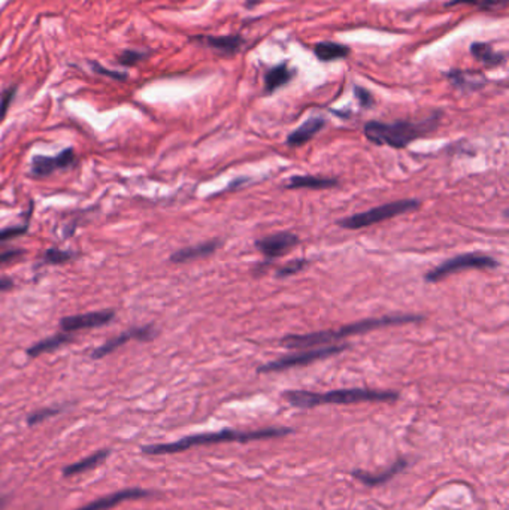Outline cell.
<instances>
[{
  "instance_id": "obj_1",
  "label": "cell",
  "mask_w": 509,
  "mask_h": 510,
  "mask_svg": "<svg viewBox=\"0 0 509 510\" xmlns=\"http://www.w3.org/2000/svg\"><path fill=\"white\" fill-rule=\"evenodd\" d=\"M423 319H424L423 315H412V314L369 318V319L359 321V323L344 325L337 330H327V332H315V333H308V334H290L282 339L281 343L288 349H309V348H317V346L335 345V342H339V340H342L345 337L367 333V332H372V330L390 327V325L421 323Z\"/></svg>"
},
{
  "instance_id": "obj_2",
  "label": "cell",
  "mask_w": 509,
  "mask_h": 510,
  "mask_svg": "<svg viewBox=\"0 0 509 510\" xmlns=\"http://www.w3.org/2000/svg\"><path fill=\"white\" fill-rule=\"evenodd\" d=\"M439 120L441 112L433 113L432 117L424 118L421 121H369L364 126L363 131L366 139L375 145H387L396 149H403L411 145L414 140L432 133L438 127Z\"/></svg>"
},
{
  "instance_id": "obj_3",
  "label": "cell",
  "mask_w": 509,
  "mask_h": 510,
  "mask_svg": "<svg viewBox=\"0 0 509 510\" xmlns=\"http://www.w3.org/2000/svg\"><path fill=\"white\" fill-rule=\"evenodd\" d=\"M290 433H293V428L288 427H269L252 431H238L225 428L215 433L194 434V436H188L174 443H166V445L145 446L144 452L149 453V455H165V453H178L194 446L216 445V443H228V442H252V440L273 439L287 436Z\"/></svg>"
},
{
  "instance_id": "obj_4",
  "label": "cell",
  "mask_w": 509,
  "mask_h": 510,
  "mask_svg": "<svg viewBox=\"0 0 509 510\" xmlns=\"http://www.w3.org/2000/svg\"><path fill=\"white\" fill-rule=\"evenodd\" d=\"M284 399L295 408L311 409L323 404H351L362 402H394L399 399V394L394 391H376L366 388H345L333 390L328 393H311V391H287Z\"/></svg>"
},
{
  "instance_id": "obj_5",
  "label": "cell",
  "mask_w": 509,
  "mask_h": 510,
  "mask_svg": "<svg viewBox=\"0 0 509 510\" xmlns=\"http://www.w3.org/2000/svg\"><path fill=\"white\" fill-rule=\"evenodd\" d=\"M420 202L416 198H405V200H398L391 203H385L381 206L372 207V209L355 214L351 216H346L344 220H339L337 225L342 227L345 230H360L364 227H371L373 224L382 223L385 220H391L394 216L411 212L417 209Z\"/></svg>"
},
{
  "instance_id": "obj_6",
  "label": "cell",
  "mask_w": 509,
  "mask_h": 510,
  "mask_svg": "<svg viewBox=\"0 0 509 510\" xmlns=\"http://www.w3.org/2000/svg\"><path fill=\"white\" fill-rule=\"evenodd\" d=\"M346 348L348 345H326V346L309 348V349H305V351L281 357L275 361H269L266 364H263L257 368V372L259 373H275V372L288 370V368H293V367L308 366L318 360H324V358L327 357L344 352Z\"/></svg>"
},
{
  "instance_id": "obj_7",
  "label": "cell",
  "mask_w": 509,
  "mask_h": 510,
  "mask_svg": "<svg viewBox=\"0 0 509 510\" xmlns=\"http://www.w3.org/2000/svg\"><path fill=\"white\" fill-rule=\"evenodd\" d=\"M499 266V263L490 257L487 254H478V252H468V254H460L456 255L444 263H441L439 266H436L435 269H432L430 272L426 273V279L427 282H438L445 279L450 275H454L457 272H463V270H470V269H494Z\"/></svg>"
},
{
  "instance_id": "obj_8",
  "label": "cell",
  "mask_w": 509,
  "mask_h": 510,
  "mask_svg": "<svg viewBox=\"0 0 509 510\" xmlns=\"http://www.w3.org/2000/svg\"><path fill=\"white\" fill-rule=\"evenodd\" d=\"M77 163V154H75L73 148H66L57 155H36L32 160L30 172L35 176H48L54 173L55 170H66L71 169Z\"/></svg>"
},
{
  "instance_id": "obj_9",
  "label": "cell",
  "mask_w": 509,
  "mask_h": 510,
  "mask_svg": "<svg viewBox=\"0 0 509 510\" xmlns=\"http://www.w3.org/2000/svg\"><path fill=\"white\" fill-rule=\"evenodd\" d=\"M115 312L114 310H98V312H90V314H82V315H73V317H66L60 319V327L63 332H80V330H90V328H98L109 324L111 321H114Z\"/></svg>"
},
{
  "instance_id": "obj_10",
  "label": "cell",
  "mask_w": 509,
  "mask_h": 510,
  "mask_svg": "<svg viewBox=\"0 0 509 510\" xmlns=\"http://www.w3.org/2000/svg\"><path fill=\"white\" fill-rule=\"evenodd\" d=\"M299 243V238L291 232H278L270 236H266L256 242L257 249L265 255L266 258H278L281 255L288 252Z\"/></svg>"
},
{
  "instance_id": "obj_11",
  "label": "cell",
  "mask_w": 509,
  "mask_h": 510,
  "mask_svg": "<svg viewBox=\"0 0 509 510\" xmlns=\"http://www.w3.org/2000/svg\"><path fill=\"white\" fill-rule=\"evenodd\" d=\"M156 334H157L156 330L153 327H151V325L127 330V332L115 336L114 339H109L107 343H103L98 349H94V352H93L91 357L93 358H103V357H107V355L114 352V351H117V349L120 346L126 345L127 342H130V340H133V339H138V340H151L153 337H156Z\"/></svg>"
},
{
  "instance_id": "obj_12",
  "label": "cell",
  "mask_w": 509,
  "mask_h": 510,
  "mask_svg": "<svg viewBox=\"0 0 509 510\" xmlns=\"http://www.w3.org/2000/svg\"><path fill=\"white\" fill-rule=\"evenodd\" d=\"M324 126H326L324 118H322V117L309 118L300 127H297L295 131H291V133L287 138L286 144L291 148H299L302 145H305L306 142H309L317 133H320V131L324 129Z\"/></svg>"
},
{
  "instance_id": "obj_13",
  "label": "cell",
  "mask_w": 509,
  "mask_h": 510,
  "mask_svg": "<svg viewBox=\"0 0 509 510\" xmlns=\"http://www.w3.org/2000/svg\"><path fill=\"white\" fill-rule=\"evenodd\" d=\"M197 42L203 44L205 46H210L212 50H216L224 55H233L241 51L243 46V39L238 35L230 36H197Z\"/></svg>"
},
{
  "instance_id": "obj_14",
  "label": "cell",
  "mask_w": 509,
  "mask_h": 510,
  "mask_svg": "<svg viewBox=\"0 0 509 510\" xmlns=\"http://www.w3.org/2000/svg\"><path fill=\"white\" fill-rule=\"evenodd\" d=\"M407 466H408V461L405 460V458H399L387 470L380 471V473H367V471L355 470V471H353V476L355 479H359L362 482V484H364L367 487H376V485L385 484V482L390 480L391 478H394L398 473H400V471L405 467H407Z\"/></svg>"
},
{
  "instance_id": "obj_15",
  "label": "cell",
  "mask_w": 509,
  "mask_h": 510,
  "mask_svg": "<svg viewBox=\"0 0 509 510\" xmlns=\"http://www.w3.org/2000/svg\"><path fill=\"white\" fill-rule=\"evenodd\" d=\"M147 495H149V493L142 489H126V491H121V493H115L112 495L99 498L96 500V502H93L84 507H80L77 510H107V509L117 506L118 503L126 502V500H136V498H142Z\"/></svg>"
},
{
  "instance_id": "obj_16",
  "label": "cell",
  "mask_w": 509,
  "mask_h": 510,
  "mask_svg": "<svg viewBox=\"0 0 509 510\" xmlns=\"http://www.w3.org/2000/svg\"><path fill=\"white\" fill-rule=\"evenodd\" d=\"M219 248H220L219 240L194 245V247H188V248H184V249L174 252L171 255V261L181 264V263L193 261V260H197V258H203V257H208V255H212Z\"/></svg>"
},
{
  "instance_id": "obj_17",
  "label": "cell",
  "mask_w": 509,
  "mask_h": 510,
  "mask_svg": "<svg viewBox=\"0 0 509 510\" xmlns=\"http://www.w3.org/2000/svg\"><path fill=\"white\" fill-rule=\"evenodd\" d=\"M295 75L296 72L293 69H290L287 63L273 66V68H270L265 75V91L269 94L277 91L281 87H284V85H287L291 79H293Z\"/></svg>"
},
{
  "instance_id": "obj_18",
  "label": "cell",
  "mask_w": 509,
  "mask_h": 510,
  "mask_svg": "<svg viewBox=\"0 0 509 510\" xmlns=\"http://www.w3.org/2000/svg\"><path fill=\"white\" fill-rule=\"evenodd\" d=\"M470 54H472L478 62L485 64L487 68H496L506 62V55L493 50V46L484 42H474L470 45Z\"/></svg>"
},
{
  "instance_id": "obj_19",
  "label": "cell",
  "mask_w": 509,
  "mask_h": 510,
  "mask_svg": "<svg viewBox=\"0 0 509 510\" xmlns=\"http://www.w3.org/2000/svg\"><path fill=\"white\" fill-rule=\"evenodd\" d=\"M336 185H337V181L332 178L304 175V176L290 178V181L286 187L288 188V190H299V188H308V190H324V188H332Z\"/></svg>"
},
{
  "instance_id": "obj_20",
  "label": "cell",
  "mask_w": 509,
  "mask_h": 510,
  "mask_svg": "<svg viewBox=\"0 0 509 510\" xmlns=\"http://www.w3.org/2000/svg\"><path fill=\"white\" fill-rule=\"evenodd\" d=\"M451 84L459 90H478L485 84V78L476 72H465V70H451L447 73Z\"/></svg>"
},
{
  "instance_id": "obj_21",
  "label": "cell",
  "mask_w": 509,
  "mask_h": 510,
  "mask_svg": "<svg viewBox=\"0 0 509 510\" xmlns=\"http://www.w3.org/2000/svg\"><path fill=\"white\" fill-rule=\"evenodd\" d=\"M72 340H73L72 334L59 333V334H55L53 337L41 340V342H37L33 346H30L29 349H27V355L35 358V357H39V355L46 354V352H54V351H57L60 346L72 342Z\"/></svg>"
},
{
  "instance_id": "obj_22",
  "label": "cell",
  "mask_w": 509,
  "mask_h": 510,
  "mask_svg": "<svg viewBox=\"0 0 509 510\" xmlns=\"http://www.w3.org/2000/svg\"><path fill=\"white\" fill-rule=\"evenodd\" d=\"M314 53L320 62H335L346 59L351 54V50L346 45L336 42H320L315 45Z\"/></svg>"
},
{
  "instance_id": "obj_23",
  "label": "cell",
  "mask_w": 509,
  "mask_h": 510,
  "mask_svg": "<svg viewBox=\"0 0 509 510\" xmlns=\"http://www.w3.org/2000/svg\"><path fill=\"white\" fill-rule=\"evenodd\" d=\"M108 455H109L108 451H100V452L93 453L91 457H89L86 460H81L78 462H75V464H71L69 467H66L63 470V475L68 476V478L81 475V473H84V471H89L94 467H98L99 464H102V462L108 458Z\"/></svg>"
},
{
  "instance_id": "obj_24",
  "label": "cell",
  "mask_w": 509,
  "mask_h": 510,
  "mask_svg": "<svg viewBox=\"0 0 509 510\" xmlns=\"http://www.w3.org/2000/svg\"><path fill=\"white\" fill-rule=\"evenodd\" d=\"M456 5H470L481 9V11H497V9L508 5V0H452V2L447 3V6Z\"/></svg>"
},
{
  "instance_id": "obj_25",
  "label": "cell",
  "mask_w": 509,
  "mask_h": 510,
  "mask_svg": "<svg viewBox=\"0 0 509 510\" xmlns=\"http://www.w3.org/2000/svg\"><path fill=\"white\" fill-rule=\"evenodd\" d=\"M306 264H308V261L304 260V258L290 261V263L286 264V266H282V267L278 269L277 278H288L291 275H295V273L304 270L306 267Z\"/></svg>"
},
{
  "instance_id": "obj_26",
  "label": "cell",
  "mask_w": 509,
  "mask_h": 510,
  "mask_svg": "<svg viewBox=\"0 0 509 510\" xmlns=\"http://www.w3.org/2000/svg\"><path fill=\"white\" fill-rule=\"evenodd\" d=\"M72 257H73L72 252L55 249V248H51L45 252V261L50 264H62V263L69 261Z\"/></svg>"
},
{
  "instance_id": "obj_27",
  "label": "cell",
  "mask_w": 509,
  "mask_h": 510,
  "mask_svg": "<svg viewBox=\"0 0 509 510\" xmlns=\"http://www.w3.org/2000/svg\"><path fill=\"white\" fill-rule=\"evenodd\" d=\"M27 229H29V227H27L26 224L24 225L6 227V229H2V230H0V243L8 242V240L15 239V238H20V236L27 233Z\"/></svg>"
},
{
  "instance_id": "obj_28",
  "label": "cell",
  "mask_w": 509,
  "mask_h": 510,
  "mask_svg": "<svg viewBox=\"0 0 509 510\" xmlns=\"http://www.w3.org/2000/svg\"><path fill=\"white\" fill-rule=\"evenodd\" d=\"M147 53H142V51H133V50H129V51H124L121 55H120V63L126 64V66H131L135 64L140 60L145 59Z\"/></svg>"
},
{
  "instance_id": "obj_29",
  "label": "cell",
  "mask_w": 509,
  "mask_h": 510,
  "mask_svg": "<svg viewBox=\"0 0 509 510\" xmlns=\"http://www.w3.org/2000/svg\"><path fill=\"white\" fill-rule=\"evenodd\" d=\"M60 413V409H44V410H37L35 412L33 415H30L29 417V424L30 425H35V424H39L45 419H48L51 417H54V415Z\"/></svg>"
},
{
  "instance_id": "obj_30",
  "label": "cell",
  "mask_w": 509,
  "mask_h": 510,
  "mask_svg": "<svg viewBox=\"0 0 509 510\" xmlns=\"http://www.w3.org/2000/svg\"><path fill=\"white\" fill-rule=\"evenodd\" d=\"M354 91H355V96H357V99H359V102H360V105L363 106V108H371L372 105H373V96H372V94L369 93V91H367L366 88H362V87H355L354 88Z\"/></svg>"
},
{
  "instance_id": "obj_31",
  "label": "cell",
  "mask_w": 509,
  "mask_h": 510,
  "mask_svg": "<svg viewBox=\"0 0 509 510\" xmlns=\"http://www.w3.org/2000/svg\"><path fill=\"white\" fill-rule=\"evenodd\" d=\"M14 96H15V88H9V90H6L3 93L2 102H0V120L5 118L6 112H8V108H9V105H11V102H12Z\"/></svg>"
},
{
  "instance_id": "obj_32",
  "label": "cell",
  "mask_w": 509,
  "mask_h": 510,
  "mask_svg": "<svg viewBox=\"0 0 509 510\" xmlns=\"http://www.w3.org/2000/svg\"><path fill=\"white\" fill-rule=\"evenodd\" d=\"M91 66H93V69H94V72L102 73V75H107V77L115 78V79H126V78H127L124 73H117V72H111V70H108V69H105V68H102V66H100L99 63H91Z\"/></svg>"
},
{
  "instance_id": "obj_33",
  "label": "cell",
  "mask_w": 509,
  "mask_h": 510,
  "mask_svg": "<svg viewBox=\"0 0 509 510\" xmlns=\"http://www.w3.org/2000/svg\"><path fill=\"white\" fill-rule=\"evenodd\" d=\"M23 254H24V251H21V249H11V251L0 252V264H5V263L12 261V260H15L18 257H21Z\"/></svg>"
},
{
  "instance_id": "obj_34",
  "label": "cell",
  "mask_w": 509,
  "mask_h": 510,
  "mask_svg": "<svg viewBox=\"0 0 509 510\" xmlns=\"http://www.w3.org/2000/svg\"><path fill=\"white\" fill-rule=\"evenodd\" d=\"M14 287V281L9 278H0V291H8Z\"/></svg>"
},
{
  "instance_id": "obj_35",
  "label": "cell",
  "mask_w": 509,
  "mask_h": 510,
  "mask_svg": "<svg viewBox=\"0 0 509 510\" xmlns=\"http://www.w3.org/2000/svg\"><path fill=\"white\" fill-rule=\"evenodd\" d=\"M259 3H261V0H245V6L248 9H252L254 6H257Z\"/></svg>"
},
{
  "instance_id": "obj_36",
  "label": "cell",
  "mask_w": 509,
  "mask_h": 510,
  "mask_svg": "<svg viewBox=\"0 0 509 510\" xmlns=\"http://www.w3.org/2000/svg\"><path fill=\"white\" fill-rule=\"evenodd\" d=\"M6 504V498L5 497H0V510H2Z\"/></svg>"
}]
</instances>
